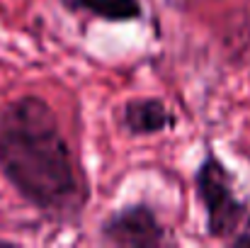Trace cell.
I'll use <instances>...</instances> for the list:
<instances>
[{"instance_id": "obj_1", "label": "cell", "mask_w": 250, "mask_h": 248, "mask_svg": "<svg viewBox=\"0 0 250 248\" xmlns=\"http://www.w3.org/2000/svg\"><path fill=\"white\" fill-rule=\"evenodd\" d=\"M0 173L46 222L76 224L83 217L85 173L42 95H20L0 110Z\"/></svg>"}, {"instance_id": "obj_2", "label": "cell", "mask_w": 250, "mask_h": 248, "mask_svg": "<svg viewBox=\"0 0 250 248\" xmlns=\"http://www.w3.org/2000/svg\"><path fill=\"white\" fill-rule=\"evenodd\" d=\"M194 195L204 209V229L209 239L229 244L238 231L250 229V207L236 192L231 168L209 146L192 175Z\"/></svg>"}, {"instance_id": "obj_3", "label": "cell", "mask_w": 250, "mask_h": 248, "mask_svg": "<svg viewBox=\"0 0 250 248\" xmlns=\"http://www.w3.org/2000/svg\"><path fill=\"white\" fill-rule=\"evenodd\" d=\"M97 239L104 246L117 248H163L177 244L148 202H131L104 217Z\"/></svg>"}, {"instance_id": "obj_4", "label": "cell", "mask_w": 250, "mask_h": 248, "mask_svg": "<svg viewBox=\"0 0 250 248\" xmlns=\"http://www.w3.org/2000/svg\"><path fill=\"white\" fill-rule=\"evenodd\" d=\"M119 122H122V129L134 139L163 134V132L175 129L177 124L175 112L166 105V100L156 95L129 97L119 112Z\"/></svg>"}, {"instance_id": "obj_5", "label": "cell", "mask_w": 250, "mask_h": 248, "mask_svg": "<svg viewBox=\"0 0 250 248\" xmlns=\"http://www.w3.org/2000/svg\"><path fill=\"white\" fill-rule=\"evenodd\" d=\"M68 12H85L95 20L124 24V22H141L144 20V2L141 0H61Z\"/></svg>"}, {"instance_id": "obj_6", "label": "cell", "mask_w": 250, "mask_h": 248, "mask_svg": "<svg viewBox=\"0 0 250 248\" xmlns=\"http://www.w3.org/2000/svg\"><path fill=\"white\" fill-rule=\"evenodd\" d=\"M229 246L233 248H248L250 246V229H243V231H238L231 241H229Z\"/></svg>"}]
</instances>
